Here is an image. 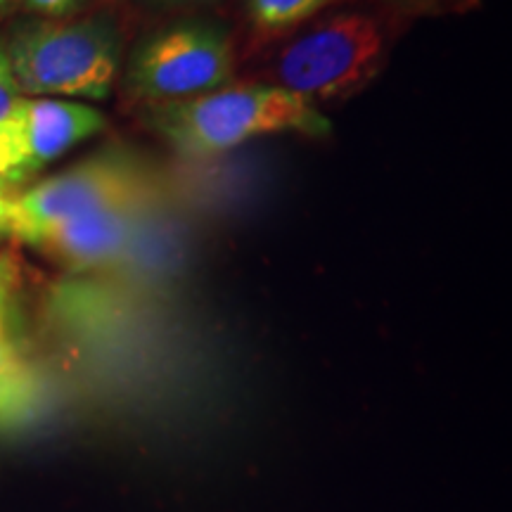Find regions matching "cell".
I'll return each instance as SVG.
<instances>
[{"label":"cell","instance_id":"11","mask_svg":"<svg viewBox=\"0 0 512 512\" xmlns=\"http://www.w3.org/2000/svg\"><path fill=\"white\" fill-rule=\"evenodd\" d=\"M24 5L46 19H62L79 5V0H24Z\"/></svg>","mask_w":512,"mask_h":512},{"label":"cell","instance_id":"3","mask_svg":"<svg viewBox=\"0 0 512 512\" xmlns=\"http://www.w3.org/2000/svg\"><path fill=\"white\" fill-rule=\"evenodd\" d=\"M387 57V34L370 12L342 10L294 36L275 57L278 86L309 102L349 98L375 79Z\"/></svg>","mask_w":512,"mask_h":512},{"label":"cell","instance_id":"7","mask_svg":"<svg viewBox=\"0 0 512 512\" xmlns=\"http://www.w3.org/2000/svg\"><path fill=\"white\" fill-rule=\"evenodd\" d=\"M152 200H155V192L150 185L74 219L38 228L19 242L74 271L102 266L131 247L143 228Z\"/></svg>","mask_w":512,"mask_h":512},{"label":"cell","instance_id":"9","mask_svg":"<svg viewBox=\"0 0 512 512\" xmlns=\"http://www.w3.org/2000/svg\"><path fill=\"white\" fill-rule=\"evenodd\" d=\"M337 0H245L247 19L256 34H285L320 15Z\"/></svg>","mask_w":512,"mask_h":512},{"label":"cell","instance_id":"10","mask_svg":"<svg viewBox=\"0 0 512 512\" xmlns=\"http://www.w3.org/2000/svg\"><path fill=\"white\" fill-rule=\"evenodd\" d=\"M19 98H22V91H19L15 74H12L8 46H5V41H0V119L12 110V105Z\"/></svg>","mask_w":512,"mask_h":512},{"label":"cell","instance_id":"1","mask_svg":"<svg viewBox=\"0 0 512 512\" xmlns=\"http://www.w3.org/2000/svg\"><path fill=\"white\" fill-rule=\"evenodd\" d=\"M152 126L174 152L188 159L221 157L256 138L297 136L320 138L330 121L313 102L278 83H228L197 98L157 105Z\"/></svg>","mask_w":512,"mask_h":512},{"label":"cell","instance_id":"5","mask_svg":"<svg viewBox=\"0 0 512 512\" xmlns=\"http://www.w3.org/2000/svg\"><path fill=\"white\" fill-rule=\"evenodd\" d=\"M150 185L143 166L124 152H102L31 185H0V238L19 242Z\"/></svg>","mask_w":512,"mask_h":512},{"label":"cell","instance_id":"8","mask_svg":"<svg viewBox=\"0 0 512 512\" xmlns=\"http://www.w3.org/2000/svg\"><path fill=\"white\" fill-rule=\"evenodd\" d=\"M17 266L0 254V427L27 422L38 406V387L12 335Z\"/></svg>","mask_w":512,"mask_h":512},{"label":"cell","instance_id":"2","mask_svg":"<svg viewBox=\"0 0 512 512\" xmlns=\"http://www.w3.org/2000/svg\"><path fill=\"white\" fill-rule=\"evenodd\" d=\"M5 46L27 98L107 100L121 69V38L107 17L27 22Z\"/></svg>","mask_w":512,"mask_h":512},{"label":"cell","instance_id":"4","mask_svg":"<svg viewBox=\"0 0 512 512\" xmlns=\"http://www.w3.org/2000/svg\"><path fill=\"white\" fill-rule=\"evenodd\" d=\"M235 50L219 24L181 19L138 43L126 64V91L147 105H169L228 86Z\"/></svg>","mask_w":512,"mask_h":512},{"label":"cell","instance_id":"13","mask_svg":"<svg viewBox=\"0 0 512 512\" xmlns=\"http://www.w3.org/2000/svg\"><path fill=\"white\" fill-rule=\"evenodd\" d=\"M162 3H171V5H197V3H209V0H162Z\"/></svg>","mask_w":512,"mask_h":512},{"label":"cell","instance_id":"12","mask_svg":"<svg viewBox=\"0 0 512 512\" xmlns=\"http://www.w3.org/2000/svg\"><path fill=\"white\" fill-rule=\"evenodd\" d=\"M24 0H0V15H5V12H12L15 8H19Z\"/></svg>","mask_w":512,"mask_h":512},{"label":"cell","instance_id":"6","mask_svg":"<svg viewBox=\"0 0 512 512\" xmlns=\"http://www.w3.org/2000/svg\"><path fill=\"white\" fill-rule=\"evenodd\" d=\"M105 126V114L86 102L22 95L0 119V185H27Z\"/></svg>","mask_w":512,"mask_h":512}]
</instances>
